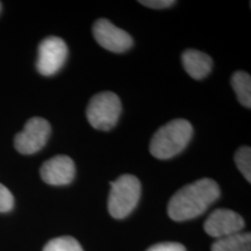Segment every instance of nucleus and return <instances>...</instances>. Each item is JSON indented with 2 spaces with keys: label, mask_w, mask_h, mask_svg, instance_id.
Returning <instances> with one entry per match:
<instances>
[{
  "label": "nucleus",
  "mask_w": 251,
  "mask_h": 251,
  "mask_svg": "<svg viewBox=\"0 0 251 251\" xmlns=\"http://www.w3.org/2000/svg\"><path fill=\"white\" fill-rule=\"evenodd\" d=\"M244 228V220L231 209L220 208L209 214L205 221L203 229L209 236L222 238L241 233Z\"/></svg>",
  "instance_id": "6e6552de"
},
{
  "label": "nucleus",
  "mask_w": 251,
  "mask_h": 251,
  "mask_svg": "<svg viewBox=\"0 0 251 251\" xmlns=\"http://www.w3.org/2000/svg\"><path fill=\"white\" fill-rule=\"evenodd\" d=\"M43 251H84L76 238L71 236L56 237L46 244Z\"/></svg>",
  "instance_id": "ddd939ff"
},
{
  "label": "nucleus",
  "mask_w": 251,
  "mask_h": 251,
  "mask_svg": "<svg viewBox=\"0 0 251 251\" xmlns=\"http://www.w3.org/2000/svg\"><path fill=\"white\" fill-rule=\"evenodd\" d=\"M14 206L13 194L7 187L0 184V213L9 212Z\"/></svg>",
  "instance_id": "2eb2a0df"
},
{
  "label": "nucleus",
  "mask_w": 251,
  "mask_h": 251,
  "mask_svg": "<svg viewBox=\"0 0 251 251\" xmlns=\"http://www.w3.org/2000/svg\"><path fill=\"white\" fill-rule=\"evenodd\" d=\"M212 251H251L250 233H237L219 238L213 243Z\"/></svg>",
  "instance_id": "9b49d317"
},
{
  "label": "nucleus",
  "mask_w": 251,
  "mask_h": 251,
  "mask_svg": "<svg viewBox=\"0 0 251 251\" xmlns=\"http://www.w3.org/2000/svg\"><path fill=\"white\" fill-rule=\"evenodd\" d=\"M50 133L51 127L46 119L31 118L25 125L24 130L15 136V149L24 155H33L46 146Z\"/></svg>",
  "instance_id": "39448f33"
},
{
  "label": "nucleus",
  "mask_w": 251,
  "mask_h": 251,
  "mask_svg": "<svg viewBox=\"0 0 251 251\" xmlns=\"http://www.w3.org/2000/svg\"><path fill=\"white\" fill-rule=\"evenodd\" d=\"M141 181L133 175H124L111 183L108 211L114 219H125L139 203Z\"/></svg>",
  "instance_id": "7ed1b4c3"
},
{
  "label": "nucleus",
  "mask_w": 251,
  "mask_h": 251,
  "mask_svg": "<svg viewBox=\"0 0 251 251\" xmlns=\"http://www.w3.org/2000/svg\"><path fill=\"white\" fill-rule=\"evenodd\" d=\"M231 86L236 93L238 101L244 107L251 106V77L244 71H236L231 76Z\"/></svg>",
  "instance_id": "f8f14e48"
},
{
  "label": "nucleus",
  "mask_w": 251,
  "mask_h": 251,
  "mask_svg": "<svg viewBox=\"0 0 251 251\" xmlns=\"http://www.w3.org/2000/svg\"><path fill=\"white\" fill-rule=\"evenodd\" d=\"M0 9H1V4H0Z\"/></svg>",
  "instance_id": "a211bd4d"
},
{
  "label": "nucleus",
  "mask_w": 251,
  "mask_h": 251,
  "mask_svg": "<svg viewBox=\"0 0 251 251\" xmlns=\"http://www.w3.org/2000/svg\"><path fill=\"white\" fill-rule=\"evenodd\" d=\"M183 67L193 79L200 80L207 77L212 70L213 61L208 55L199 50L188 49L181 56Z\"/></svg>",
  "instance_id": "9d476101"
},
{
  "label": "nucleus",
  "mask_w": 251,
  "mask_h": 251,
  "mask_svg": "<svg viewBox=\"0 0 251 251\" xmlns=\"http://www.w3.org/2000/svg\"><path fill=\"white\" fill-rule=\"evenodd\" d=\"M220 197L215 180L203 178L186 185L175 193L169 201V216L175 221H187L203 214Z\"/></svg>",
  "instance_id": "f257e3e1"
},
{
  "label": "nucleus",
  "mask_w": 251,
  "mask_h": 251,
  "mask_svg": "<svg viewBox=\"0 0 251 251\" xmlns=\"http://www.w3.org/2000/svg\"><path fill=\"white\" fill-rule=\"evenodd\" d=\"M43 181L52 186L69 185L76 176V166L69 156L58 155L43 163L40 170Z\"/></svg>",
  "instance_id": "1a4fd4ad"
},
{
  "label": "nucleus",
  "mask_w": 251,
  "mask_h": 251,
  "mask_svg": "<svg viewBox=\"0 0 251 251\" xmlns=\"http://www.w3.org/2000/svg\"><path fill=\"white\" fill-rule=\"evenodd\" d=\"M121 107L120 99L115 93L101 92L96 94L87 105V121L94 129H112L120 117Z\"/></svg>",
  "instance_id": "20e7f679"
},
{
  "label": "nucleus",
  "mask_w": 251,
  "mask_h": 251,
  "mask_svg": "<svg viewBox=\"0 0 251 251\" xmlns=\"http://www.w3.org/2000/svg\"><path fill=\"white\" fill-rule=\"evenodd\" d=\"M147 251H186L185 247L180 243L176 242H164L158 243L150 247Z\"/></svg>",
  "instance_id": "dca6fc26"
},
{
  "label": "nucleus",
  "mask_w": 251,
  "mask_h": 251,
  "mask_svg": "<svg viewBox=\"0 0 251 251\" xmlns=\"http://www.w3.org/2000/svg\"><path fill=\"white\" fill-rule=\"evenodd\" d=\"M193 135V127L187 120L176 119L162 126L153 134L150 152L158 159H169L186 148Z\"/></svg>",
  "instance_id": "f03ea898"
},
{
  "label": "nucleus",
  "mask_w": 251,
  "mask_h": 251,
  "mask_svg": "<svg viewBox=\"0 0 251 251\" xmlns=\"http://www.w3.org/2000/svg\"><path fill=\"white\" fill-rule=\"evenodd\" d=\"M93 36L102 48L112 52H125L133 47V39L127 31L106 19H99L93 25Z\"/></svg>",
  "instance_id": "0eeeda50"
},
{
  "label": "nucleus",
  "mask_w": 251,
  "mask_h": 251,
  "mask_svg": "<svg viewBox=\"0 0 251 251\" xmlns=\"http://www.w3.org/2000/svg\"><path fill=\"white\" fill-rule=\"evenodd\" d=\"M140 4H142L150 8L162 9V8L171 7L172 5L176 4V1H174V0H141Z\"/></svg>",
  "instance_id": "f3484780"
},
{
  "label": "nucleus",
  "mask_w": 251,
  "mask_h": 251,
  "mask_svg": "<svg viewBox=\"0 0 251 251\" xmlns=\"http://www.w3.org/2000/svg\"><path fill=\"white\" fill-rule=\"evenodd\" d=\"M235 164L243 175V177L251 181V149L250 147H241L235 153Z\"/></svg>",
  "instance_id": "4468645a"
},
{
  "label": "nucleus",
  "mask_w": 251,
  "mask_h": 251,
  "mask_svg": "<svg viewBox=\"0 0 251 251\" xmlns=\"http://www.w3.org/2000/svg\"><path fill=\"white\" fill-rule=\"evenodd\" d=\"M68 58L67 43L61 37H47L39 46L36 68L42 76H52L61 70Z\"/></svg>",
  "instance_id": "423d86ee"
}]
</instances>
